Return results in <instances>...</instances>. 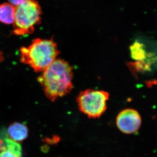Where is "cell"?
I'll return each mask as SVG.
<instances>
[{"mask_svg":"<svg viewBox=\"0 0 157 157\" xmlns=\"http://www.w3.org/2000/svg\"><path fill=\"white\" fill-rule=\"evenodd\" d=\"M118 128L126 134L136 133L141 124L140 114L135 109L128 108L119 113L116 119Z\"/></svg>","mask_w":157,"mask_h":157,"instance_id":"cell-5","label":"cell"},{"mask_svg":"<svg viewBox=\"0 0 157 157\" xmlns=\"http://www.w3.org/2000/svg\"><path fill=\"white\" fill-rule=\"evenodd\" d=\"M20 61L36 72H42L56 60L59 53L53 39H34L28 47L20 49Z\"/></svg>","mask_w":157,"mask_h":157,"instance_id":"cell-2","label":"cell"},{"mask_svg":"<svg viewBox=\"0 0 157 157\" xmlns=\"http://www.w3.org/2000/svg\"><path fill=\"white\" fill-rule=\"evenodd\" d=\"M6 149L0 153V157H22V148L20 144L6 138L5 140Z\"/></svg>","mask_w":157,"mask_h":157,"instance_id":"cell-8","label":"cell"},{"mask_svg":"<svg viewBox=\"0 0 157 157\" xmlns=\"http://www.w3.org/2000/svg\"><path fill=\"white\" fill-rule=\"evenodd\" d=\"M73 70L67 62L57 59L38 77V81L50 101L54 102L73 89Z\"/></svg>","mask_w":157,"mask_h":157,"instance_id":"cell-1","label":"cell"},{"mask_svg":"<svg viewBox=\"0 0 157 157\" xmlns=\"http://www.w3.org/2000/svg\"><path fill=\"white\" fill-rule=\"evenodd\" d=\"M130 48L131 56L133 59L137 61L136 62H142L146 58V52L145 47L141 42L136 41L130 46Z\"/></svg>","mask_w":157,"mask_h":157,"instance_id":"cell-9","label":"cell"},{"mask_svg":"<svg viewBox=\"0 0 157 157\" xmlns=\"http://www.w3.org/2000/svg\"><path fill=\"white\" fill-rule=\"evenodd\" d=\"M109 94L103 90L88 89L81 91L77 97L78 108L89 118L101 117L107 109Z\"/></svg>","mask_w":157,"mask_h":157,"instance_id":"cell-4","label":"cell"},{"mask_svg":"<svg viewBox=\"0 0 157 157\" xmlns=\"http://www.w3.org/2000/svg\"><path fill=\"white\" fill-rule=\"evenodd\" d=\"M6 149V145L2 139H0V151H4Z\"/></svg>","mask_w":157,"mask_h":157,"instance_id":"cell-11","label":"cell"},{"mask_svg":"<svg viewBox=\"0 0 157 157\" xmlns=\"http://www.w3.org/2000/svg\"><path fill=\"white\" fill-rule=\"evenodd\" d=\"M15 7L9 3L0 5V22L4 24L13 25L15 18Z\"/></svg>","mask_w":157,"mask_h":157,"instance_id":"cell-7","label":"cell"},{"mask_svg":"<svg viewBox=\"0 0 157 157\" xmlns=\"http://www.w3.org/2000/svg\"><path fill=\"white\" fill-rule=\"evenodd\" d=\"M42 9L36 0H27L15 7L13 33L23 36L33 33L35 26L41 22Z\"/></svg>","mask_w":157,"mask_h":157,"instance_id":"cell-3","label":"cell"},{"mask_svg":"<svg viewBox=\"0 0 157 157\" xmlns=\"http://www.w3.org/2000/svg\"><path fill=\"white\" fill-rule=\"evenodd\" d=\"M8 134L9 139L17 143H21L28 137V128L24 124L15 122L9 125Z\"/></svg>","mask_w":157,"mask_h":157,"instance_id":"cell-6","label":"cell"},{"mask_svg":"<svg viewBox=\"0 0 157 157\" xmlns=\"http://www.w3.org/2000/svg\"><path fill=\"white\" fill-rule=\"evenodd\" d=\"M26 1H27V0H8V2L12 6L16 7L20 6V5H21V4H23Z\"/></svg>","mask_w":157,"mask_h":157,"instance_id":"cell-10","label":"cell"}]
</instances>
